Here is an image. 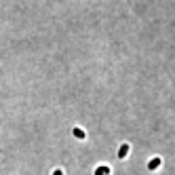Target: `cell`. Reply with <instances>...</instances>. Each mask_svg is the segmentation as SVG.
<instances>
[{"mask_svg": "<svg viewBox=\"0 0 175 175\" xmlns=\"http://www.w3.org/2000/svg\"><path fill=\"white\" fill-rule=\"evenodd\" d=\"M127 152H129V146H123V148L118 150V156H120V158H125V156H127Z\"/></svg>", "mask_w": 175, "mask_h": 175, "instance_id": "cell-1", "label": "cell"}, {"mask_svg": "<svg viewBox=\"0 0 175 175\" xmlns=\"http://www.w3.org/2000/svg\"><path fill=\"white\" fill-rule=\"evenodd\" d=\"M108 173H110L108 167H99V169H97V175H108Z\"/></svg>", "mask_w": 175, "mask_h": 175, "instance_id": "cell-2", "label": "cell"}, {"mask_svg": "<svg viewBox=\"0 0 175 175\" xmlns=\"http://www.w3.org/2000/svg\"><path fill=\"white\" fill-rule=\"evenodd\" d=\"M158 165H160V160H158V158H156V160H152V163H150V169H156V167H158Z\"/></svg>", "mask_w": 175, "mask_h": 175, "instance_id": "cell-3", "label": "cell"}]
</instances>
